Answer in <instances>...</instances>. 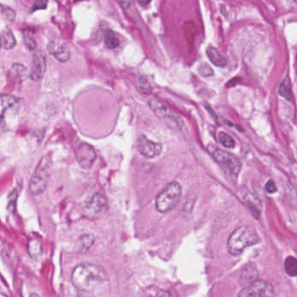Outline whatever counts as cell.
<instances>
[{"label": "cell", "instance_id": "5bb4252c", "mask_svg": "<svg viewBox=\"0 0 297 297\" xmlns=\"http://www.w3.org/2000/svg\"><path fill=\"white\" fill-rule=\"evenodd\" d=\"M258 273L256 270V266L254 264H248L242 271L241 275V282L243 284H248V285L252 284L253 282L257 280Z\"/></svg>", "mask_w": 297, "mask_h": 297}, {"label": "cell", "instance_id": "44dd1931", "mask_svg": "<svg viewBox=\"0 0 297 297\" xmlns=\"http://www.w3.org/2000/svg\"><path fill=\"white\" fill-rule=\"evenodd\" d=\"M94 243V237L92 235H83L79 238V250L81 252H85Z\"/></svg>", "mask_w": 297, "mask_h": 297}, {"label": "cell", "instance_id": "cb8c5ba5", "mask_svg": "<svg viewBox=\"0 0 297 297\" xmlns=\"http://www.w3.org/2000/svg\"><path fill=\"white\" fill-rule=\"evenodd\" d=\"M28 252L31 255V257H38L41 252V247L38 241H31L28 245Z\"/></svg>", "mask_w": 297, "mask_h": 297}, {"label": "cell", "instance_id": "d6a6232c", "mask_svg": "<svg viewBox=\"0 0 297 297\" xmlns=\"http://www.w3.org/2000/svg\"><path fill=\"white\" fill-rule=\"evenodd\" d=\"M0 297H8L6 294H3V293H0Z\"/></svg>", "mask_w": 297, "mask_h": 297}, {"label": "cell", "instance_id": "4fadbf2b", "mask_svg": "<svg viewBox=\"0 0 297 297\" xmlns=\"http://www.w3.org/2000/svg\"><path fill=\"white\" fill-rule=\"evenodd\" d=\"M106 199L103 195L100 193H96L91 198L86 205L87 211L93 213H99L106 208Z\"/></svg>", "mask_w": 297, "mask_h": 297}, {"label": "cell", "instance_id": "d6986e66", "mask_svg": "<svg viewBox=\"0 0 297 297\" xmlns=\"http://www.w3.org/2000/svg\"><path fill=\"white\" fill-rule=\"evenodd\" d=\"M246 205H247L248 208L251 212V214L256 218L259 219L260 216H261V205H260L259 201L256 199L255 197H253V198H249L248 197L247 201H246Z\"/></svg>", "mask_w": 297, "mask_h": 297}, {"label": "cell", "instance_id": "4dcf8cb0", "mask_svg": "<svg viewBox=\"0 0 297 297\" xmlns=\"http://www.w3.org/2000/svg\"><path fill=\"white\" fill-rule=\"evenodd\" d=\"M136 1H137V3H138L139 5L144 6H148V5L151 2V0H136Z\"/></svg>", "mask_w": 297, "mask_h": 297}, {"label": "cell", "instance_id": "30bf717a", "mask_svg": "<svg viewBox=\"0 0 297 297\" xmlns=\"http://www.w3.org/2000/svg\"><path fill=\"white\" fill-rule=\"evenodd\" d=\"M137 148H138L139 152L148 159H153L156 155H160L163 150L160 143L153 142L144 135L138 138Z\"/></svg>", "mask_w": 297, "mask_h": 297}, {"label": "cell", "instance_id": "2e32d148", "mask_svg": "<svg viewBox=\"0 0 297 297\" xmlns=\"http://www.w3.org/2000/svg\"><path fill=\"white\" fill-rule=\"evenodd\" d=\"M0 40H1V45L6 50H11L16 45V39L10 29H6L2 31L0 36Z\"/></svg>", "mask_w": 297, "mask_h": 297}, {"label": "cell", "instance_id": "e575fe53", "mask_svg": "<svg viewBox=\"0 0 297 297\" xmlns=\"http://www.w3.org/2000/svg\"><path fill=\"white\" fill-rule=\"evenodd\" d=\"M0 46H1V40H0Z\"/></svg>", "mask_w": 297, "mask_h": 297}, {"label": "cell", "instance_id": "1f68e13d", "mask_svg": "<svg viewBox=\"0 0 297 297\" xmlns=\"http://www.w3.org/2000/svg\"><path fill=\"white\" fill-rule=\"evenodd\" d=\"M29 297H40L39 294H36V293H32V294H30Z\"/></svg>", "mask_w": 297, "mask_h": 297}, {"label": "cell", "instance_id": "277c9868", "mask_svg": "<svg viewBox=\"0 0 297 297\" xmlns=\"http://www.w3.org/2000/svg\"><path fill=\"white\" fill-rule=\"evenodd\" d=\"M208 152L212 155V158L223 168L226 169L227 171L231 173V175L234 177H237L238 176L241 168H242V164L241 162L239 160L236 155L233 154L225 151V150H221L218 148L216 147L215 145H209L207 148Z\"/></svg>", "mask_w": 297, "mask_h": 297}, {"label": "cell", "instance_id": "9c48e42d", "mask_svg": "<svg viewBox=\"0 0 297 297\" xmlns=\"http://www.w3.org/2000/svg\"><path fill=\"white\" fill-rule=\"evenodd\" d=\"M48 50L50 54L55 57L57 60L64 63L71 58V50L65 42L59 39H53L48 44Z\"/></svg>", "mask_w": 297, "mask_h": 297}, {"label": "cell", "instance_id": "f1b7e54d", "mask_svg": "<svg viewBox=\"0 0 297 297\" xmlns=\"http://www.w3.org/2000/svg\"><path fill=\"white\" fill-rule=\"evenodd\" d=\"M265 189H266V191L268 193H270V194H273V193H275V192L277 191V187H276L275 182L273 180L267 182Z\"/></svg>", "mask_w": 297, "mask_h": 297}, {"label": "cell", "instance_id": "603a6c76", "mask_svg": "<svg viewBox=\"0 0 297 297\" xmlns=\"http://www.w3.org/2000/svg\"><path fill=\"white\" fill-rule=\"evenodd\" d=\"M138 84L139 88L145 94H150V92H152V86L145 76H141L139 78Z\"/></svg>", "mask_w": 297, "mask_h": 297}, {"label": "cell", "instance_id": "4316f807", "mask_svg": "<svg viewBox=\"0 0 297 297\" xmlns=\"http://www.w3.org/2000/svg\"><path fill=\"white\" fill-rule=\"evenodd\" d=\"M24 43H25V46L30 50H34L37 48V42L30 35H25L24 38Z\"/></svg>", "mask_w": 297, "mask_h": 297}, {"label": "cell", "instance_id": "83f0119b", "mask_svg": "<svg viewBox=\"0 0 297 297\" xmlns=\"http://www.w3.org/2000/svg\"><path fill=\"white\" fill-rule=\"evenodd\" d=\"M48 0H36L32 6V11L44 10L47 7Z\"/></svg>", "mask_w": 297, "mask_h": 297}, {"label": "cell", "instance_id": "3957f363", "mask_svg": "<svg viewBox=\"0 0 297 297\" xmlns=\"http://www.w3.org/2000/svg\"><path fill=\"white\" fill-rule=\"evenodd\" d=\"M182 188L178 182L169 183L155 197V208L160 213H166L175 208L180 200Z\"/></svg>", "mask_w": 297, "mask_h": 297}, {"label": "cell", "instance_id": "8992f818", "mask_svg": "<svg viewBox=\"0 0 297 297\" xmlns=\"http://www.w3.org/2000/svg\"><path fill=\"white\" fill-rule=\"evenodd\" d=\"M50 164L48 162H40L31 181L29 189L32 195H39L45 191L50 178Z\"/></svg>", "mask_w": 297, "mask_h": 297}, {"label": "cell", "instance_id": "ba28073f", "mask_svg": "<svg viewBox=\"0 0 297 297\" xmlns=\"http://www.w3.org/2000/svg\"><path fill=\"white\" fill-rule=\"evenodd\" d=\"M76 158L78 164L83 169H90L97 159V154L92 145L83 143L77 149Z\"/></svg>", "mask_w": 297, "mask_h": 297}, {"label": "cell", "instance_id": "e0dca14e", "mask_svg": "<svg viewBox=\"0 0 297 297\" xmlns=\"http://www.w3.org/2000/svg\"><path fill=\"white\" fill-rule=\"evenodd\" d=\"M284 269L289 276H297V259L294 256H289L284 261Z\"/></svg>", "mask_w": 297, "mask_h": 297}, {"label": "cell", "instance_id": "7c38bea8", "mask_svg": "<svg viewBox=\"0 0 297 297\" xmlns=\"http://www.w3.org/2000/svg\"><path fill=\"white\" fill-rule=\"evenodd\" d=\"M19 100L12 95L0 94V119H3L7 111L17 107Z\"/></svg>", "mask_w": 297, "mask_h": 297}, {"label": "cell", "instance_id": "836d02e7", "mask_svg": "<svg viewBox=\"0 0 297 297\" xmlns=\"http://www.w3.org/2000/svg\"><path fill=\"white\" fill-rule=\"evenodd\" d=\"M79 297H87L85 295H79Z\"/></svg>", "mask_w": 297, "mask_h": 297}, {"label": "cell", "instance_id": "8fae6325", "mask_svg": "<svg viewBox=\"0 0 297 297\" xmlns=\"http://www.w3.org/2000/svg\"><path fill=\"white\" fill-rule=\"evenodd\" d=\"M45 71H46L45 58L41 54H38L34 57L32 65H31V73H30V78H31V80L38 82L44 77Z\"/></svg>", "mask_w": 297, "mask_h": 297}, {"label": "cell", "instance_id": "7402d4cb", "mask_svg": "<svg viewBox=\"0 0 297 297\" xmlns=\"http://www.w3.org/2000/svg\"><path fill=\"white\" fill-rule=\"evenodd\" d=\"M218 139H219L220 143L222 144V146H224L225 148L232 149L236 145L233 137L230 136L229 134L225 133V132H220L219 135H218Z\"/></svg>", "mask_w": 297, "mask_h": 297}, {"label": "cell", "instance_id": "484cf974", "mask_svg": "<svg viewBox=\"0 0 297 297\" xmlns=\"http://www.w3.org/2000/svg\"><path fill=\"white\" fill-rule=\"evenodd\" d=\"M198 72H199L201 75L203 76V77H211V76L214 74V72H213L212 68L207 64H202V65L198 68Z\"/></svg>", "mask_w": 297, "mask_h": 297}, {"label": "cell", "instance_id": "5b68a950", "mask_svg": "<svg viewBox=\"0 0 297 297\" xmlns=\"http://www.w3.org/2000/svg\"><path fill=\"white\" fill-rule=\"evenodd\" d=\"M149 104L151 110L154 111V113L163 122L165 123L169 128L175 129V130H181L183 128V125H184L183 119L178 115L176 114L175 112H173L169 109L163 106L158 99H155V98L150 99Z\"/></svg>", "mask_w": 297, "mask_h": 297}, {"label": "cell", "instance_id": "f546056e", "mask_svg": "<svg viewBox=\"0 0 297 297\" xmlns=\"http://www.w3.org/2000/svg\"><path fill=\"white\" fill-rule=\"evenodd\" d=\"M117 1L123 9H128L132 3V0H117Z\"/></svg>", "mask_w": 297, "mask_h": 297}, {"label": "cell", "instance_id": "52a82bcc", "mask_svg": "<svg viewBox=\"0 0 297 297\" xmlns=\"http://www.w3.org/2000/svg\"><path fill=\"white\" fill-rule=\"evenodd\" d=\"M272 284L264 280H256L245 287L238 297H274Z\"/></svg>", "mask_w": 297, "mask_h": 297}, {"label": "cell", "instance_id": "ac0fdd59", "mask_svg": "<svg viewBox=\"0 0 297 297\" xmlns=\"http://www.w3.org/2000/svg\"><path fill=\"white\" fill-rule=\"evenodd\" d=\"M279 93L282 97H284L285 99L291 102L293 101V93H292L291 83L289 82V79L286 78L284 79L280 84L279 88Z\"/></svg>", "mask_w": 297, "mask_h": 297}, {"label": "cell", "instance_id": "9a60e30c", "mask_svg": "<svg viewBox=\"0 0 297 297\" xmlns=\"http://www.w3.org/2000/svg\"><path fill=\"white\" fill-rule=\"evenodd\" d=\"M208 59L212 62V64L216 66L224 67L227 64V60L221 53L214 47H208L206 50Z\"/></svg>", "mask_w": 297, "mask_h": 297}, {"label": "cell", "instance_id": "ffe728a7", "mask_svg": "<svg viewBox=\"0 0 297 297\" xmlns=\"http://www.w3.org/2000/svg\"><path fill=\"white\" fill-rule=\"evenodd\" d=\"M104 45L108 49H116L119 46V39H117V37L115 35L113 31H106L104 35Z\"/></svg>", "mask_w": 297, "mask_h": 297}, {"label": "cell", "instance_id": "6da1fadb", "mask_svg": "<svg viewBox=\"0 0 297 297\" xmlns=\"http://www.w3.org/2000/svg\"><path fill=\"white\" fill-rule=\"evenodd\" d=\"M107 279L108 275L102 267L91 264H79L72 275L73 285L83 292L92 291Z\"/></svg>", "mask_w": 297, "mask_h": 297}, {"label": "cell", "instance_id": "7a4b0ae2", "mask_svg": "<svg viewBox=\"0 0 297 297\" xmlns=\"http://www.w3.org/2000/svg\"><path fill=\"white\" fill-rule=\"evenodd\" d=\"M260 242L258 234L250 226H241L231 233L228 239V250L232 256L241 255L245 249Z\"/></svg>", "mask_w": 297, "mask_h": 297}, {"label": "cell", "instance_id": "d4e9b609", "mask_svg": "<svg viewBox=\"0 0 297 297\" xmlns=\"http://www.w3.org/2000/svg\"><path fill=\"white\" fill-rule=\"evenodd\" d=\"M17 199H18V191L16 189H13L11 191V194L9 196V203L8 206H7V208L8 211H11V212H14L15 209H16V204H17Z\"/></svg>", "mask_w": 297, "mask_h": 297}]
</instances>
